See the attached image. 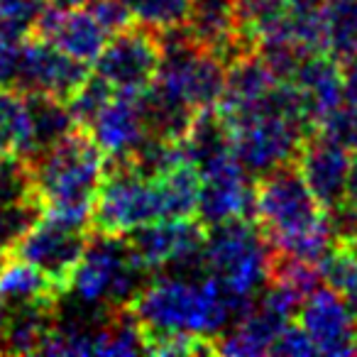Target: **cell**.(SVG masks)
I'll list each match as a JSON object with an SVG mask.
<instances>
[{
  "instance_id": "cell-27",
  "label": "cell",
  "mask_w": 357,
  "mask_h": 357,
  "mask_svg": "<svg viewBox=\"0 0 357 357\" xmlns=\"http://www.w3.org/2000/svg\"><path fill=\"white\" fill-rule=\"evenodd\" d=\"M27 35L13 30V27L0 22V86H13L17 74V61H20L22 42Z\"/></svg>"
},
{
  "instance_id": "cell-5",
  "label": "cell",
  "mask_w": 357,
  "mask_h": 357,
  "mask_svg": "<svg viewBox=\"0 0 357 357\" xmlns=\"http://www.w3.org/2000/svg\"><path fill=\"white\" fill-rule=\"evenodd\" d=\"M154 274L135 257L125 235L91 233L71 289L79 301L103 308H128Z\"/></svg>"
},
{
  "instance_id": "cell-28",
  "label": "cell",
  "mask_w": 357,
  "mask_h": 357,
  "mask_svg": "<svg viewBox=\"0 0 357 357\" xmlns=\"http://www.w3.org/2000/svg\"><path fill=\"white\" fill-rule=\"evenodd\" d=\"M340 81H342V103L357 108V54L340 61Z\"/></svg>"
},
{
  "instance_id": "cell-2",
  "label": "cell",
  "mask_w": 357,
  "mask_h": 357,
  "mask_svg": "<svg viewBox=\"0 0 357 357\" xmlns=\"http://www.w3.org/2000/svg\"><path fill=\"white\" fill-rule=\"evenodd\" d=\"M250 303L233 298L208 274H204V279L154 274L130 303V311L137 318L144 340L172 333L208 335L218 340L220 333L228 331Z\"/></svg>"
},
{
  "instance_id": "cell-21",
  "label": "cell",
  "mask_w": 357,
  "mask_h": 357,
  "mask_svg": "<svg viewBox=\"0 0 357 357\" xmlns=\"http://www.w3.org/2000/svg\"><path fill=\"white\" fill-rule=\"evenodd\" d=\"M323 282L340 294L357 318V255H352L345 245L337 243L326 259L321 262Z\"/></svg>"
},
{
  "instance_id": "cell-4",
  "label": "cell",
  "mask_w": 357,
  "mask_h": 357,
  "mask_svg": "<svg viewBox=\"0 0 357 357\" xmlns=\"http://www.w3.org/2000/svg\"><path fill=\"white\" fill-rule=\"evenodd\" d=\"M204 274L223 291L250 303L272 274V248L255 218H233L208 225L204 243Z\"/></svg>"
},
{
  "instance_id": "cell-1",
  "label": "cell",
  "mask_w": 357,
  "mask_h": 357,
  "mask_svg": "<svg viewBox=\"0 0 357 357\" xmlns=\"http://www.w3.org/2000/svg\"><path fill=\"white\" fill-rule=\"evenodd\" d=\"M252 218L269 248L321 267L337 245L328 211L303 181L296 162L279 164L255 178Z\"/></svg>"
},
{
  "instance_id": "cell-7",
  "label": "cell",
  "mask_w": 357,
  "mask_h": 357,
  "mask_svg": "<svg viewBox=\"0 0 357 357\" xmlns=\"http://www.w3.org/2000/svg\"><path fill=\"white\" fill-rule=\"evenodd\" d=\"M164 54V32L132 20L108 40L96 71L118 93H144L152 86Z\"/></svg>"
},
{
  "instance_id": "cell-25",
  "label": "cell",
  "mask_w": 357,
  "mask_h": 357,
  "mask_svg": "<svg viewBox=\"0 0 357 357\" xmlns=\"http://www.w3.org/2000/svg\"><path fill=\"white\" fill-rule=\"evenodd\" d=\"M333 228H335L337 243L350 235L357 233V154H352V167L350 174H347V186H345V199H342V206L331 213Z\"/></svg>"
},
{
  "instance_id": "cell-32",
  "label": "cell",
  "mask_w": 357,
  "mask_h": 357,
  "mask_svg": "<svg viewBox=\"0 0 357 357\" xmlns=\"http://www.w3.org/2000/svg\"><path fill=\"white\" fill-rule=\"evenodd\" d=\"M355 355H357V340H355Z\"/></svg>"
},
{
  "instance_id": "cell-6",
  "label": "cell",
  "mask_w": 357,
  "mask_h": 357,
  "mask_svg": "<svg viewBox=\"0 0 357 357\" xmlns=\"http://www.w3.org/2000/svg\"><path fill=\"white\" fill-rule=\"evenodd\" d=\"M164 220V201L157 174L130 159L105 162L103 181L96 194L91 230L105 235H128L139 225Z\"/></svg>"
},
{
  "instance_id": "cell-19",
  "label": "cell",
  "mask_w": 357,
  "mask_h": 357,
  "mask_svg": "<svg viewBox=\"0 0 357 357\" xmlns=\"http://www.w3.org/2000/svg\"><path fill=\"white\" fill-rule=\"evenodd\" d=\"M323 52L335 61L357 54V0H321Z\"/></svg>"
},
{
  "instance_id": "cell-15",
  "label": "cell",
  "mask_w": 357,
  "mask_h": 357,
  "mask_svg": "<svg viewBox=\"0 0 357 357\" xmlns=\"http://www.w3.org/2000/svg\"><path fill=\"white\" fill-rule=\"evenodd\" d=\"M296 321L313 340L318 355H355L357 318L328 284L303 298Z\"/></svg>"
},
{
  "instance_id": "cell-8",
  "label": "cell",
  "mask_w": 357,
  "mask_h": 357,
  "mask_svg": "<svg viewBox=\"0 0 357 357\" xmlns=\"http://www.w3.org/2000/svg\"><path fill=\"white\" fill-rule=\"evenodd\" d=\"M208 225L201 218H164L130 230L128 238L135 257L152 274L162 269H201Z\"/></svg>"
},
{
  "instance_id": "cell-29",
  "label": "cell",
  "mask_w": 357,
  "mask_h": 357,
  "mask_svg": "<svg viewBox=\"0 0 357 357\" xmlns=\"http://www.w3.org/2000/svg\"><path fill=\"white\" fill-rule=\"evenodd\" d=\"M340 245H345L352 255H357V233L350 235V238H345V240H340Z\"/></svg>"
},
{
  "instance_id": "cell-11",
  "label": "cell",
  "mask_w": 357,
  "mask_h": 357,
  "mask_svg": "<svg viewBox=\"0 0 357 357\" xmlns=\"http://www.w3.org/2000/svg\"><path fill=\"white\" fill-rule=\"evenodd\" d=\"M89 76V64L64 54L42 37L27 35L25 42H22L15 84L13 86L20 89L22 93L50 96V98H59L69 103Z\"/></svg>"
},
{
  "instance_id": "cell-24",
  "label": "cell",
  "mask_w": 357,
  "mask_h": 357,
  "mask_svg": "<svg viewBox=\"0 0 357 357\" xmlns=\"http://www.w3.org/2000/svg\"><path fill=\"white\" fill-rule=\"evenodd\" d=\"M47 8V0H0V22L22 35H30Z\"/></svg>"
},
{
  "instance_id": "cell-26",
  "label": "cell",
  "mask_w": 357,
  "mask_h": 357,
  "mask_svg": "<svg viewBox=\"0 0 357 357\" xmlns=\"http://www.w3.org/2000/svg\"><path fill=\"white\" fill-rule=\"evenodd\" d=\"M269 355H282V357H308V355H318L316 345L308 337V333L298 326V321L294 318L291 323L279 331L277 340L272 342V350Z\"/></svg>"
},
{
  "instance_id": "cell-3",
  "label": "cell",
  "mask_w": 357,
  "mask_h": 357,
  "mask_svg": "<svg viewBox=\"0 0 357 357\" xmlns=\"http://www.w3.org/2000/svg\"><path fill=\"white\" fill-rule=\"evenodd\" d=\"M27 162L42 211L54 218L91 225L96 194L108 162L91 130L76 125L71 132Z\"/></svg>"
},
{
  "instance_id": "cell-10",
  "label": "cell",
  "mask_w": 357,
  "mask_h": 357,
  "mask_svg": "<svg viewBox=\"0 0 357 357\" xmlns=\"http://www.w3.org/2000/svg\"><path fill=\"white\" fill-rule=\"evenodd\" d=\"M178 27L228 66L257 52V42L240 13L238 0H191L186 20Z\"/></svg>"
},
{
  "instance_id": "cell-22",
  "label": "cell",
  "mask_w": 357,
  "mask_h": 357,
  "mask_svg": "<svg viewBox=\"0 0 357 357\" xmlns=\"http://www.w3.org/2000/svg\"><path fill=\"white\" fill-rule=\"evenodd\" d=\"M132 10V17L144 25L167 32L186 20L191 0H125Z\"/></svg>"
},
{
  "instance_id": "cell-14",
  "label": "cell",
  "mask_w": 357,
  "mask_h": 357,
  "mask_svg": "<svg viewBox=\"0 0 357 357\" xmlns=\"http://www.w3.org/2000/svg\"><path fill=\"white\" fill-rule=\"evenodd\" d=\"M294 162H296L308 189L318 199V204L328 211V215L335 213L342 206V199H345L352 152H347L345 147L333 142L331 137H326L318 130H311L298 147Z\"/></svg>"
},
{
  "instance_id": "cell-12",
  "label": "cell",
  "mask_w": 357,
  "mask_h": 357,
  "mask_svg": "<svg viewBox=\"0 0 357 357\" xmlns=\"http://www.w3.org/2000/svg\"><path fill=\"white\" fill-rule=\"evenodd\" d=\"M91 135L108 162L132 159L147 144L157 142L149 132L147 113H144V93H118L110 96L108 103L100 108L96 120L89 125Z\"/></svg>"
},
{
  "instance_id": "cell-13",
  "label": "cell",
  "mask_w": 357,
  "mask_h": 357,
  "mask_svg": "<svg viewBox=\"0 0 357 357\" xmlns=\"http://www.w3.org/2000/svg\"><path fill=\"white\" fill-rule=\"evenodd\" d=\"M30 35H37L61 50L64 54L84 61V64H96L100 52L105 50L110 30L98 20L93 10L86 3L76 6H50L42 17L37 20L35 30Z\"/></svg>"
},
{
  "instance_id": "cell-9",
  "label": "cell",
  "mask_w": 357,
  "mask_h": 357,
  "mask_svg": "<svg viewBox=\"0 0 357 357\" xmlns=\"http://www.w3.org/2000/svg\"><path fill=\"white\" fill-rule=\"evenodd\" d=\"M91 225H79L42 213L30 233L17 245L15 255L35 264L61 291H69L79 262L91 240Z\"/></svg>"
},
{
  "instance_id": "cell-16",
  "label": "cell",
  "mask_w": 357,
  "mask_h": 357,
  "mask_svg": "<svg viewBox=\"0 0 357 357\" xmlns=\"http://www.w3.org/2000/svg\"><path fill=\"white\" fill-rule=\"evenodd\" d=\"M287 81H291L301 93L303 105H306L308 115L313 120V128L323 115L342 105L340 61L323 54V52L303 56Z\"/></svg>"
},
{
  "instance_id": "cell-20",
  "label": "cell",
  "mask_w": 357,
  "mask_h": 357,
  "mask_svg": "<svg viewBox=\"0 0 357 357\" xmlns=\"http://www.w3.org/2000/svg\"><path fill=\"white\" fill-rule=\"evenodd\" d=\"M42 204L37 199H17L0 204V257L15 255L32 225L42 218Z\"/></svg>"
},
{
  "instance_id": "cell-31",
  "label": "cell",
  "mask_w": 357,
  "mask_h": 357,
  "mask_svg": "<svg viewBox=\"0 0 357 357\" xmlns=\"http://www.w3.org/2000/svg\"><path fill=\"white\" fill-rule=\"evenodd\" d=\"M6 259H8V257H0V267H3V264H6Z\"/></svg>"
},
{
  "instance_id": "cell-23",
  "label": "cell",
  "mask_w": 357,
  "mask_h": 357,
  "mask_svg": "<svg viewBox=\"0 0 357 357\" xmlns=\"http://www.w3.org/2000/svg\"><path fill=\"white\" fill-rule=\"evenodd\" d=\"M313 130L331 137L347 152L357 154V108H352V105H337L335 110L323 115Z\"/></svg>"
},
{
  "instance_id": "cell-18",
  "label": "cell",
  "mask_w": 357,
  "mask_h": 357,
  "mask_svg": "<svg viewBox=\"0 0 357 357\" xmlns=\"http://www.w3.org/2000/svg\"><path fill=\"white\" fill-rule=\"evenodd\" d=\"M0 154L25 159L32 154L30 100L15 86H0Z\"/></svg>"
},
{
  "instance_id": "cell-17",
  "label": "cell",
  "mask_w": 357,
  "mask_h": 357,
  "mask_svg": "<svg viewBox=\"0 0 357 357\" xmlns=\"http://www.w3.org/2000/svg\"><path fill=\"white\" fill-rule=\"evenodd\" d=\"M64 291L27 259L10 255L0 267V303H59Z\"/></svg>"
},
{
  "instance_id": "cell-30",
  "label": "cell",
  "mask_w": 357,
  "mask_h": 357,
  "mask_svg": "<svg viewBox=\"0 0 357 357\" xmlns=\"http://www.w3.org/2000/svg\"><path fill=\"white\" fill-rule=\"evenodd\" d=\"M50 6H76V3H81V0H47Z\"/></svg>"
}]
</instances>
